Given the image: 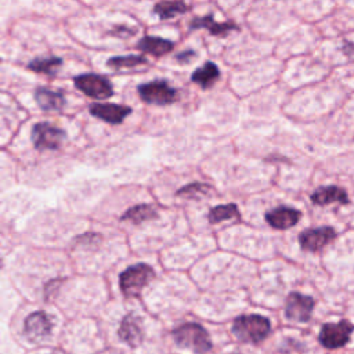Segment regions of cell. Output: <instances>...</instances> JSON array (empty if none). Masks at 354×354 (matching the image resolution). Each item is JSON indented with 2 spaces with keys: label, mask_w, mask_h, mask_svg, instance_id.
<instances>
[{
  "label": "cell",
  "mask_w": 354,
  "mask_h": 354,
  "mask_svg": "<svg viewBox=\"0 0 354 354\" xmlns=\"http://www.w3.org/2000/svg\"><path fill=\"white\" fill-rule=\"evenodd\" d=\"M30 140L37 151H55L66 140V133L50 122H37L32 127Z\"/></svg>",
  "instance_id": "cell-5"
},
{
  "label": "cell",
  "mask_w": 354,
  "mask_h": 354,
  "mask_svg": "<svg viewBox=\"0 0 354 354\" xmlns=\"http://www.w3.org/2000/svg\"><path fill=\"white\" fill-rule=\"evenodd\" d=\"M337 238V231L330 225L307 228L299 234V245L301 250L317 253Z\"/></svg>",
  "instance_id": "cell-7"
},
{
  "label": "cell",
  "mask_w": 354,
  "mask_h": 354,
  "mask_svg": "<svg viewBox=\"0 0 354 354\" xmlns=\"http://www.w3.org/2000/svg\"><path fill=\"white\" fill-rule=\"evenodd\" d=\"M148 64V59L144 54H127V55H116L106 59V66L111 69H131L140 65Z\"/></svg>",
  "instance_id": "cell-23"
},
{
  "label": "cell",
  "mask_w": 354,
  "mask_h": 354,
  "mask_svg": "<svg viewBox=\"0 0 354 354\" xmlns=\"http://www.w3.org/2000/svg\"><path fill=\"white\" fill-rule=\"evenodd\" d=\"M315 301L311 296L292 292L286 297L285 317L295 322H307L311 318Z\"/></svg>",
  "instance_id": "cell-9"
},
{
  "label": "cell",
  "mask_w": 354,
  "mask_h": 354,
  "mask_svg": "<svg viewBox=\"0 0 354 354\" xmlns=\"http://www.w3.org/2000/svg\"><path fill=\"white\" fill-rule=\"evenodd\" d=\"M134 29H130V28H126V26H115V29L111 32V35L113 36H118V37H129L131 35H134Z\"/></svg>",
  "instance_id": "cell-27"
},
{
  "label": "cell",
  "mask_w": 354,
  "mask_h": 354,
  "mask_svg": "<svg viewBox=\"0 0 354 354\" xmlns=\"http://www.w3.org/2000/svg\"><path fill=\"white\" fill-rule=\"evenodd\" d=\"M354 332V324L347 319L339 322L324 324L319 330V343L325 348H339L348 343L351 333Z\"/></svg>",
  "instance_id": "cell-8"
},
{
  "label": "cell",
  "mask_w": 354,
  "mask_h": 354,
  "mask_svg": "<svg viewBox=\"0 0 354 354\" xmlns=\"http://www.w3.org/2000/svg\"><path fill=\"white\" fill-rule=\"evenodd\" d=\"M101 239H102L101 235H98L97 232H84V234L76 236L75 242L79 246L88 248V246H97L101 242Z\"/></svg>",
  "instance_id": "cell-25"
},
{
  "label": "cell",
  "mask_w": 354,
  "mask_h": 354,
  "mask_svg": "<svg viewBox=\"0 0 354 354\" xmlns=\"http://www.w3.org/2000/svg\"><path fill=\"white\" fill-rule=\"evenodd\" d=\"M310 201L313 205H317V206H326L330 203H340V205L350 203L347 191L339 185H321L315 188L310 195Z\"/></svg>",
  "instance_id": "cell-13"
},
{
  "label": "cell",
  "mask_w": 354,
  "mask_h": 354,
  "mask_svg": "<svg viewBox=\"0 0 354 354\" xmlns=\"http://www.w3.org/2000/svg\"><path fill=\"white\" fill-rule=\"evenodd\" d=\"M220 79V69L218 66L212 62L207 61L205 62L202 66L196 68L192 75H191V82L196 83L198 86H201L203 90H207L210 87H213V84Z\"/></svg>",
  "instance_id": "cell-17"
},
{
  "label": "cell",
  "mask_w": 354,
  "mask_h": 354,
  "mask_svg": "<svg viewBox=\"0 0 354 354\" xmlns=\"http://www.w3.org/2000/svg\"><path fill=\"white\" fill-rule=\"evenodd\" d=\"M189 30L195 29H207L212 36L216 37H225L232 30H239V26L234 21H225V22H217L213 17V14H207L203 17H195L191 19L188 25Z\"/></svg>",
  "instance_id": "cell-12"
},
{
  "label": "cell",
  "mask_w": 354,
  "mask_h": 354,
  "mask_svg": "<svg viewBox=\"0 0 354 354\" xmlns=\"http://www.w3.org/2000/svg\"><path fill=\"white\" fill-rule=\"evenodd\" d=\"M270 330V321L259 314L239 315L232 324V333L245 343H260L268 336Z\"/></svg>",
  "instance_id": "cell-1"
},
{
  "label": "cell",
  "mask_w": 354,
  "mask_h": 354,
  "mask_svg": "<svg viewBox=\"0 0 354 354\" xmlns=\"http://www.w3.org/2000/svg\"><path fill=\"white\" fill-rule=\"evenodd\" d=\"M136 47L144 54H151L156 58H160L173 51L174 43L169 39L159 37V36H142L137 41Z\"/></svg>",
  "instance_id": "cell-16"
},
{
  "label": "cell",
  "mask_w": 354,
  "mask_h": 354,
  "mask_svg": "<svg viewBox=\"0 0 354 354\" xmlns=\"http://www.w3.org/2000/svg\"><path fill=\"white\" fill-rule=\"evenodd\" d=\"M118 332L120 339L130 346H137L142 340V332L140 328L138 318L133 314H129L122 319Z\"/></svg>",
  "instance_id": "cell-18"
},
{
  "label": "cell",
  "mask_w": 354,
  "mask_h": 354,
  "mask_svg": "<svg viewBox=\"0 0 354 354\" xmlns=\"http://www.w3.org/2000/svg\"><path fill=\"white\" fill-rule=\"evenodd\" d=\"M158 217V210L149 203H138L129 207L120 217V221H130L133 224H141Z\"/></svg>",
  "instance_id": "cell-19"
},
{
  "label": "cell",
  "mask_w": 354,
  "mask_h": 354,
  "mask_svg": "<svg viewBox=\"0 0 354 354\" xmlns=\"http://www.w3.org/2000/svg\"><path fill=\"white\" fill-rule=\"evenodd\" d=\"M196 57V53L194 51V50H185V51H181V53H178L174 58H176V61L178 62V64H188V62H191L194 58Z\"/></svg>",
  "instance_id": "cell-26"
},
{
  "label": "cell",
  "mask_w": 354,
  "mask_h": 354,
  "mask_svg": "<svg viewBox=\"0 0 354 354\" xmlns=\"http://www.w3.org/2000/svg\"><path fill=\"white\" fill-rule=\"evenodd\" d=\"M50 354H65V353H62V351H59V350H54V351H51Z\"/></svg>",
  "instance_id": "cell-28"
},
{
  "label": "cell",
  "mask_w": 354,
  "mask_h": 354,
  "mask_svg": "<svg viewBox=\"0 0 354 354\" xmlns=\"http://www.w3.org/2000/svg\"><path fill=\"white\" fill-rule=\"evenodd\" d=\"M212 191V187L205 183H191L187 185H183L180 189L176 191L177 196H187V198H198L207 195Z\"/></svg>",
  "instance_id": "cell-24"
},
{
  "label": "cell",
  "mask_w": 354,
  "mask_h": 354,
  "mask_svg": "<svg viewBox=\"0 0 354 354\" xmlns=\"http://www.w3.org/2000/svg\"><path fill=\"white\" fill-rule=\"evenodd\" d=\"M174 342L196 354H205L212 348V342L203 326L195 322H187L173 330Z\"/></svg>",
  "instance_id": "cell-3"
},
{
  "label": "cell",
  "mask_w": 354,
  "mask_h": 354,
  "mask_svg": "<svg viewBox=\"0 0 354 354\" xmlns=\"http://www.w3.org/2000/svg\"><path fill=\"white\" fill-rule=\"evenodd\" d=\"M191 7L185 1H158L153 4L152 11L159 17V19H171L177 15L185 14Z\"/></svg>",
  "instance_id": "cell-20"
},
{
  "label": "cell",
  "mask_w": 354,
  "mask_h": 354,
  "mask_svg": "<svg viewBox=\"0 0 354 354\" xmlns=\"http://www.w3.org/2000/svg\"><path fill=\"white\" fill-rule=\"evenodd\" d=\"M207 220L210 224H217L224 220H241V212L236 203H225L217 205L212 207L207 213Z\"/></svg>",
  "instance_id": "cell-22"
},
{
  "label": "cell",
  "mask_w": 354,
  "mask_h": 354,
  "mask_svg": "<svg viewBox=\"0 0 354 354\" xmlns=\"http://www.w3.org/2000/svg\"><path fill=\"white\" fill-rule=\"evenodd\" d=\"M155 278V270L145 263L129 266L119 275V288L126 297H140L142 289Z\"/></svg>",
  "instance_id": "cell-2"
},
{
  "label": "cell",
  "mask_w": 354,
  "mask_h": 354,
  "mask_svg": "<svg viewBox=\"0 0 354 354\" xmlns=\"http://www.w3.org/2000/svg\"><path fill=\"white\" fill-rule=\"evenodd\" d=\"M53 329L51 318L44 311H35L25 319V333L29 339L39 342L46 339Z\"/></svg>",
  "instance_id": "cell-15"
},
{
  "label": "cell",
  "mask_w": 354,
  "mask_h": 354,
  "mask_svg": "<svg viewBox=\"0 0 354 354\" xmlns=\"http://www.w3.org/2000/svg\"><path fill=\"white\" fill-rule=\"evenodd\" d=\"M33 95L37 106L46 112H61L66 104L64 90H51L48 87L39 86Z\"/></svg>",
  "instance_id": "cell-14"
},
{
  "label": "cell",
  "mask_w": 354,
  "mask_h": 354,
  "mask_svg": "<svg viewBox=\"0 0 354 354\" xmlns=\"http://www.w3.org/2000/svg\"><path fill=\"white\" fill-rule=\"evenodd\" d=\"M62 58L59 57H47V58H43V57H39V58H35L32 61L28 62V69L29 71H33L36 73H43V75H47V76H55L59 71V68L62 66Z\"/></svg>",
  "instance_id": "cell-21"
},
{
  "label": "cell",
  "mask_w": 354,
  "mask_h": 354,
  "mask_svg": "<svg viewBox=\"0 0 354 354\" xmlns=\"http://www.w3.org/2000/svg\"><path fill=\"white\" fill-rule=\"evenodd\" d=\"M301 218V212L290 206H278L264 214L267 224L275 230L283 231L295 227Z\"/></svg>",
  "instance_id": "cell-11"
},
{
  "label": "cell",
  "mask_w": 354,
  "mask_h": 354,
  "mask_svg": "<svg viewBox=\"0 0 354 354\" xmlns=\"http://www.w3.org/2000/svg\"><path fill=\"white\" fill-rule=\"evenodd\" d=\"M75 87L94 100H106L113 95L111 80L98 73H82L73 77Z\"/></svg>",
  "instance_id": "cell-6"
},
{
  "label": "cell",
  "mask_w": 354,
  "mask_h": 354,
  "mask_svg": "<svg viewBox=\"0 0 354 354\" xmlns=\"http://www.w3.org/2000/svg\"><path fill=\"white\" fill-rule=\"evenodd\" d=\"M88 112L105 123L120 124L131 113V108L113 102H91L88 105Z\"/></svg>",
  "instance_id": "cell-10"
},
{
  "label": "cell",
  "mask_w": 354,
  "mask_h": 354,
  "mask_svg": "<svg viewBox=\"0 0 354 354\" xmlns=\"http://www.w3.org/2000/svg\"><path fill=\"white\" fill-rule=\"evenodd\" d=\"M138 97L145 104L151 105H170L176 102L178 93L165 79H155L147 83H141L137 87Z\"/></svg>",
  "instance_id": "cell-4"
}]
</instances>
